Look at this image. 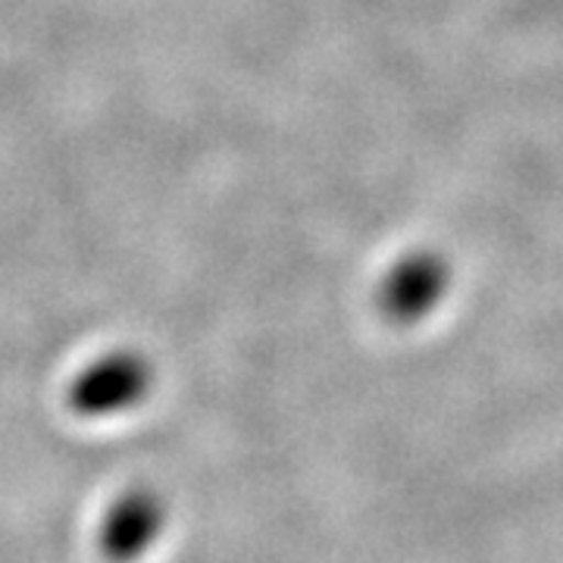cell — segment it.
Wrapping results in <instances>:
<instances>
[{
    "label": "cell",
    "instance_id": "6da1fadb",
    "mask_svg": "<svg viewBox=\"0 0 563 563\" xmlns=\"http://www.w3.org/2000/svg\"><path fill=\"white\" fill-rule=\"evenodd\" d=\"M451 273L435 254H410L385 276L379 301L395 322H417L442 303Z\"/></svg>",
    "mask_w": 563,
    "mask_h": 563
}]
</instances>
